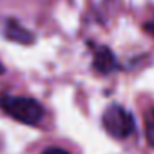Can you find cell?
Wrapping results in <instances>:
<instances>
[{
    "mask_svg": "<svg viewBox=\"0 0 154 154\" xmlns=\"http://www.w3.org/2000/svg\"><path fill=\"white\" fill-rule=\"evenodd\" d=\"M0 108L10 118L28 126H35L42 121L45 109L37 100L28 96H14V94H0Z\"/></svg>",
    "mask_w": 154,
    "mask_h": 154,
    "instance_id": "cell-1",
    "label": "cell"
},
{
    "mask_svg": "<svg viewBox=\"0 0 154 154\" xmlns=\"http://www.w3.org/2000/svg\"><path fill=\"white\" fill-rule=\"evenodd\" d=\"M103 128L114 139H126L136 129L134 116L121 104H109L103 113Z\"/></svg>",
    "mask_w": 154,
    "mask_h": 154,
    "instance_id": "cell-2",
    "label": "cell"
},
{
    "mask_svg": "<svg viewBox=\"0 0 154 154\" xmlns=\"http://www.w3.org/2000/svg\"><path fill=\"white\" fill-rule=\"evenodd\" d=\"M93 66L96 71H100L101 75H109L118 68V61L116 57L113 55V51L106 47H100L94 51V58H93Z\"/></svg>",
    "mask_w": 154,
    "mask_h": 154,
    "instance_id": "cell-3",
    "label": "cell"
},
{
    "mask_svg": "<svg viewBox=\"0 0 154 154\" xmlns=\"http://www.w3.org/2000/svg\"><path fill=\"white\" fill-rule=\"evenodd\" d=\"M5 37L12 42H17V43H23V45H28L33 42V35L27 30V28L22 27V23L15 20H8L5 23V30H4Z\"/></svg>",
    "mask_w": 154,
    "mask_h": 154,
    "instance_id": "cell-4",
    "label": "cell"
},
{
    "mask_svg": "<svg viewBox=\"0 0 154 154\" xmlns=\"http://www.w3.org/2000/svg\"><path fill=\"white\" fill-rule=\"evenodd\" d=\"M144 134L147 144L154 147V108L144 113Z\"/></svg>",
    "mask_w": 154,
    "mask_h": 154,
    "instance_id": "cell-5",
    "label": "cell"
},
{
    "mask_svg": "<svg viewBox=\"0 0 154 154\" xmlns=\"http://www.w3.org/2000/svg\"><path fill=\"white\" fill-rule=\"evenodd\" d=\"M42 154H71V152H68L66 149H61V147H48Z\"/></svg>",
    "mask_w": 154,
    "mask_h": 154,
    "instance_id": "cell-6",
    "label": "cell"
},
{
    "mask_svg": "<svg viewBox=\"0 0 154 154\" xmlns=\"http://www.w3.org/2000/svg\"><path fill=\"white\" fill-rule=\"evenodd\" d=\"M144 30L147 32V33H151L154 37V20H151V22H147L146 25H144Z\"/></svg>",
    "mask_w": 154,
    "mask_h": 154,
    "instance_id": "cell-7",
    "label": "cell"
},
{
    "mask_svg": "<svg viewBox=\"0 0 154 154\" xmlns=\"http://www.w3.org/2000/svg\"><path fill=\"white\" fill-rule=\"evenodd\" d=\"M4 71H5V68H4V66H2V65H0V75L4 73Z\"/></svg>",
    "mask_w": 154,
    "mask_h": 154,
    "instance_id": "cell-8",
    "label": "cell"
}]
</instances>
